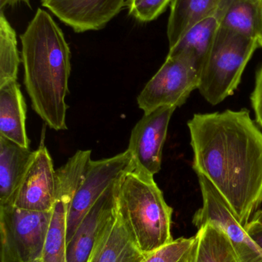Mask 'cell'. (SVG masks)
<instances>
[{"label":"cell","instance_id":"6da1fadb","mask_svg":"<svg viewBox=\"0 0 262 262\" xmlns=\"http://www.w3.org/2000/svg\"><path fill=\"white\" fill-rule=\"evenodd\" d=\"M188 127L194 170L214 185L247 227L262 205V131L246 109L195 114Z\"/></svg>","mask_w":262,"mask_h":262},{"label":"cell","instance_id":"7a4b0ae2","mask_svg":"<svg viewBox=\"0 0 262 262\" xmlns=\"http://www.w3.org/2000/svg\"><path fill=\"white\" fill-rule=\"evenodd\" d=\"M24 84L32 109L53 130H66L71 52L59 26L38 8L20 35Z\"/></svg>","mask_w":262,"mask_h":262},{"label":"cell","instance_id":"3957f363","mask_svg":"<svg viewBox=\"0 0 262 262\" xmlns=\"http://www.w3.org/2000/svg\"><path fill=\"white\" fill-rule=\"evenodd\" d=\"M117 212L135 244L145 255L172 243L173 209L154 177L136 169L119 180Z\"/></svg>","mask_w":262,"mask_h":262},{"label":"cell","instance_id":"277c9868","mask_svg":"<svg viewBox=\"0 0 262 262\" xmlns=\"http://www.w3.org/2000/svg\"><path fill=\"white\" fill-rule=\"evenodd\" d=\"M258 48V40L220 27L200 72L198 89L201 96L216 105L233 95Z\"/></svg>","mask_w":262,"mask_h":262},{"label":"cell","instance_id":"5b68a950","mask_svg":"<svg viewBox=\"0 0 262 262\" xmlns=\"http://www.w3.org/2000/svg\"><path fill=\"white\" fill-rule=\"evenodd\" d=\"M52 211L0 207L1 262H40Z\"/></svg>","mask_w":262,"mask_h":262},{"label":"cell","instance_id":"8992f818","mask_svg":"<svg viewBox=\"0 0 262 262\" xmlns=\"http://www.w3.org/2000/svg\"><path fill=\"white\" fill-rule=\"evenodd\" d=\"M200 72L189 58L169 56L137 97L138 107L149 113L163 107H179L198 89Z\"/></svg>","mask_w":262,"mask_h":262},{"label":"cell","instance_id":"52a82bcc","mask_svg":"<svg viewBox=\"0 0 262 262\" xmlns=\"http://www.w3.org/2000/svg\"><path fill=\"white\" fill-rule=\"evenodd\" d=\"M129 149L110 158L91 160L84 180L75 192L66 216V243H69L86 214L106 189L133 169Z\"/></svg>","mask_w":262,"mask_h":262},{"label":"cell","instance_id":"ba28073f","mask_svg":"<svg viewBox=\"0 0 262 262\" xmlns=\"http://www.w3.org/2000/svg\"><path fill=\"white\" fill-rule=\"evenodd\" d=\"M203 206L195 212L193 224L198 229L205 223L220 228L229 237L241 262H262V249L241 226L235 212L214 185L197 174Z\"/></svg>","mask_w":262,"mask_h":262},{"label":"cell","instance_id":"9c48e42d","mask_svg":"<svg viewBox=\"0 0 262 262\" xmlns=\"http://www.w3.org/2000/svg\"><path fill=\"white\" fill-rule=\"evenodd\" d=\"M176 107H163L144 114L132 129L129 149L136 169L155 176L162 167L163 146Z\"/></svg>","mask_w":262,"mask_h":262},{"label":"cell","instance_id":"30bf717a","mask_svg":"<svg viewBox=\"0 0 262 262\" xmlns=\"http://www.w3.org/2000/svg\"><path fill=\"white\" fill-rule=\"evenodd\" d=\"M42 140L14 197L13 206L50 212L56 202V176L52 157Z\"/></svg>","mask_w":262,"mask_h":262},{"label":"cell","instance_id":"8fae6325","mask_svg":"<svg viewBox=\"0 0 262 262\" xmlns=\"http://www.w3.org/2000/svg\"><path fill=\"white\" fill-rule=\"evenodd\" d=\"M127 3L128 0H41L43 7L76 33L104 29Z\"/></svg>","mask_w":262,"mask_h":262},{"label":"cell","instance_id":"7c38bea8","mask_svg":"<svg viewBox=\"0 0 262 262\" xmlns=\"http://www.w3.org/2000/svg\"><path fill=\"white\" fill-rule=\"evenodd\" d=\"M120 179L111 185L92 206L67 243V262L89 261L102 232L116 214Z\"/></svg>","mask_w":262,"mask_h":262},{"label":"cell","instance_id":"4fadbf2b","mask_svg":"<svg viewBox=\"0 0 262 262\" xmlns=\"http://www.w3.org/2000/svg\"><path fill=\"white\" fill-rule=\"evenodd\" d=\"M146 256L134 243L116 212L102 232L88 262H142Z\"/></svg>","mask_w":262,"mask_h":262},{"label":"cell","instance_id":"5bb4252c","mask_svg":"<svg viewBox=\"0 0 262 262\" xmlns=\"http://www.w3.org/2000/svg\"><path fill=\"white\" fill-rule=\"evenodd\" d=\"M34 151L0 137V207L13 206Z\"/></svg>","mask_w":262,"mask_h":262},{"label":"cell","instance_id":"9a60e30c","mask_svg":"<svg viewBox=\"0 0 262 262\" xmlns=\"http://www.w3.org/2000/svg\"><path fill=\"white\" fill-rule=\"evenodd\" d=\"M0 137L29 148L26 100L17 81L0 87Z\"/></svg>","mask_w":262,"mask_h":262},{"label":"cell","instance_id":"2e32d148","mask_svg":"<svg viewBox=\"0 0 262 262\" xmlns=\"http://www.w3.org/2000/svg\"><path fill=\"white\" fill-rule=\"evenodd\" d=\"M216 12L220 27L261 39L262 0H223Z\"/></svg>","mask_w":262,"mask_h":262},{"label":"cell","instance_id":"e0dca14e","mask_svg":"<svg viewBox=\"0 0 262 262\" xmlns=\"http://www.w3.org/2000/svg\"><path fill=\"white\" fill-rule=\"evenodd\" d=\"M223 0H172L167 26L169 49L194 26L215 15Z\"/></svg>","mask_w":262,"mask_h":262},{"label":"cell","instance_id":"ac0fdd59","mask_svg":"<svg viewBox=\"0 0 262 262\" xmlns=\"http://www.w3.org/2000/svg\"><path fill=\"white\" fill-rule=\"evenodd\" d=\"M219 28L220 19L216 12L189 29L173 47L169 49L168 55L186 57L201 72Z\"/></svg>","mask_w":262,"mask_h":262},{"label":"cell","instance_id":"d6986e66","mask_svg":"<svg viewBox=\"0 0 262 262\" xmlns=\"http://www.w3.org/2000/svg\"><path fill=\"white\" fill-rule=\"evenodd\" d=\"M189 262H241L228 235L212 223L198 228Z\"/></svg>","mask_w":262,"mask_h":262},{"label":"cell","instance_id":"ffe728a7","mask_svg":"<svg viewBox=\"0 0 262 262\" xmlns=\"http://www.w3.org/2000/svg\"><path fill=\"white\" fill-rule=\"evenodd\" d=\"M71 202L72 199L67 195L56 196L42 255V262H67L66 216Z\"/></svg>","mask_w":262,"mask_h":262},{"label":"cell","instance_id":"44dd1931","mask_svg":"<svg viewBox=\"0 0 262 262\" xmlns=\"http://www.w3.org/2000/svg\"><path fill=\"white\" fill-rule=\"evenodd\" d=\"M0 87L17 81L22 61L18 50L16 32L0 10Z\"/></svg>","mask_w":262,"mask_h":262},{"label":"cell","instance_id":"7402d4cb","mask_svg":"<svg viewBox=\"0 0 262 262\" xmlns=\"http://www.w3.org/2000/svg\"><path fill=\"white\" fill-rule=\"evenodd\" d=\"M195 242V235L174 239L172 243L146 255L142 262H189Z\"/></svg>","mask_w":262,"mask_h":262},{"label":"cell","instance_id":"603a6c76","mask_svg":"<svg viewBox=\"0 0 262 262\" xmlns=\"http://www.w3.org/2000/svg\"><path fill=\"white\" fill-rule=\"evenodd\" d=\"M172 0H128L129 15L141 23H149L158 18Z\"/></svg>","mask_w":262,"mask_h":262},{"label":"cell","instance_id":"cb8c5ba5","mask_svg":"<svg viewBox=\"0 0 262 262\" xmlns=\"http://www.w3.org/2000/svg\"><path fill=\"white\" fill-rule=\"evenodd\" d=\"M251 102L257 124L262 127V66L256 73L255 88L251 95Z\"/></svg>","mask_w":262,"mask_h":262},{"label":"cell","instance_id":"d4e9b609","mask_svg":"<svg viewBox=\"0 0 262 262\" xmlns=\"http://www.w3.org/2000/svg\"><path fill=\"white\" fill-rule=\"evenodd\" d=\"M246 229L251 238L262 249V223L250 222Z\"/></svg>","mask_w":262,"mask_h":262},{"label":"cell","instance_id":"484cf974","mask_svg":"<svg viewBox=\"0 0 262 262\" xmlns=\"http://www.w3.org/2000/svg\"><path fill=\"white\" fill-rule=\"evenodd\" d=\"M20 4H25L32 9L30 0H0V9L1 11H4L6 8H13Z\"/></svg>","mask_w":262,"mask_h":262},{"label":"cell","instance_id":"4316f807","mask_svg":"<svg viewBox=\"0 0 262 262\" xmlns=\"http://www.w3.org/2000/svg\"><path fill=\"white\" fill-rule=\"evenodd\" d=\"M250 222H255V223H262V205L258 211L254 214Z\"/></svg>","mask_w":262,"mask_h":262},{"label":"cell","instance_id":"83f0119b","mask_svg":"<svg viewBox=\"0 0 262 262\" xmlns=\"http://www.w3.org/2000/svg\"><path fill=\"white\" fill-rule=\"evenodd\" d=\"M258 43H259V47H261L262 49V38L260 40V41Z\"/></svg>","mask_w":262,"mask_h":262}]
</instances>
